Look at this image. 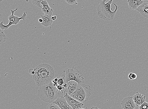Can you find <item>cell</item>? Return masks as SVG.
Returning a JSON list of instances; mask_svg holds the SVG:
<instances>
[{
    "mask_svg": "<svg viewBox=\"0 0 148 109\" xmlns=\"http://www.w3.org/2000/svg\"><path fill=\"white\" fill-rule=\"evenodd\" d=\"M54 76L53 67L49 64L42 63L36 67L35 73L33 77L37 86L39 87L50 83Z\"/></svg>",
    "mask_w": 148,
    "mask_h": 109,
    "instance_id": "6da1fadb",
    "label": "cell"
},
{
    "mask_svg": "<svg viewBox=\"0 0 148 109\" xmlns=\"http://www.w3.org/2000/svg\"><path fill=\"white\" fill-rule=\"evenodd\" d=\"M107 0H103L98 6L97 8V15L99 18L105 20L110 21L114 19L116 13L119 7L118 5L113 3L115 7V10L112 11L111 9V5L113 0H110L106 3Z\"/></svg>",
    "mask_w": 148,
    "mask_h": 109,
    "instance_id": "7a4b0ae2",
    "label": "cell"
},
{
    "mask_svg": "<svg viewBox=\"0 0 148 109\" xmlns=\"http://www.w3.org/2000/svg\"><path fill=\"white\" fill-rule=\"evenodd\" d=\"M38 95L41 100L49 104L53 103L58 98L56 87L53 86L52 81L49 84L39 87Z\"/></svg>",
    "mask_w": 148,
    "mask_h": 109,
    "instance_id": "3957f363",
    "label": "cell"
},
{
    "mask_svg": "<svg viewBox=\"0 0 148 109\" xmlns=\"http://www.w3.org/2000/svg\"><path fill=\"white\" fill-rule=\"evenodd\" d=\"M64 82L68 84L71 81L76 82L78 84H84V78L81 72L74 66L67 68L63 71Z\"/></svg>",
    "mask_w": 148,
    "mask_h": 109,
    "instance_id": "277c9868",
    "label": "cell"
},
{
    "mask_svg": "<svg viewBox=\"0 0 148 109\" xmlns=\"http://www.w3.org/2000/svg\"><path fill=\"white\" fill-rule=\"evenodd\" d=\"M92 89L89 85L78 84L76 90L71 95L72 97L81 103H85L92 95Z\"/></svg>",
    "mask_w": 148,
    "mask_h": 109,
    "instance_id": "5b68a950",
    "label": "cell"
},
{
    "mask_svg": "<svg viewBox=\"0 0 148 109\" xmlns=\"http://www.w3.org/2000/svg\"><path fill=\"white\" fill-rule=\"evenodd\" d=\"M18 8H17L14 10L12 9L11 10L12 14L9 16L8 19L9 21L8 25H5L3 24V22H1L0 23V28L1 29L3 30L8 29L12 25L18 24L20 22L21 20H23L24 21H25L26 19L27 12H24L20 18L14 15L15 12L18 10Z\"/></svg>",
    "mask_w": 148,
    "mask_h": 109,
    "instance_id": "8992f818",
    "label": "cell"
},
{
    "mask_svg": "<svg viewBox=\"0 0 148 109\" xmlns=\"http://www.w3.org/2000/svg\"><path fill=\"white\" fill-rule=\"evenodd\" d=\"M64 97L73 109H80L84 106V103H81L70 96L65 91H64Z\"/></svg>",
    "mask_w": 148,
    "mask_h": 109,
    "instance_id": "52a82bcc",
    "label": "cell"
},
{
    "mask_svg": "<svg viewBox=\"0 0 148 109\" xmlns=\"http://www.w3.org/2000/svg\"><path fill=\"white\" fill-rule=\"evenodd\" d=\"M121 104L123 109H135L136 106L133 97H125L121 101Z\"/></svg>",
    "mask_w": 148,
    "mask_h": 109,
    "instance_id": "ba28073f",
    "label": "cell"
},
{
    "mask_svg": "<svg viewBox=\"0 0 148 109\" xmlns=\"http://www.w3.org/2000/svg\"><path fill=\"white\" fill-rule=\"evenodd\" d=\"M53 103L57 105L61 109H73L68 104L64 96L58 97Z\"/></svg>",
    "mask_w": 148,
    "mask_h": 109,
    "instance_id": "9c48e42d",
    "label": "cell"
},
{
    "mask_svg": "<svg viewBox=\"0 0 148 109\" xmlns=\"http://www.w3.org/2000/svg\"><path fill=\"white\" fill-rule=\"evenodd\" d=\"M133 99L136 106H140L144 102H146V96H144L138 92L134 95Z\"/></svg>",
    "mask_w": 148,
    "mask_h": 109,
    "instance_id": "30bf717a",
    "label": "cell"
},
{
    "mask_svg": "<svg viewBox=\"0 0 148 109\" xmlns=\"http://www.w3.org/2000/svg\"><path fill=\"white\" fill-rule=\"evenodd\" d=\"M136 10L145 18H148V3L144 2Z\"/></svg>",
    "mask_w": 148,
    "mask_h": 109,
    "instance_id": "8fae6325",
    "label": "cell"
},
{
    "mask_svg": "<svg viewBox=\"0 0 148 109\" xmlns=\"http://www.w3.org/2000/svg\"><path fill=\"white\" fill-rule=\"evenodd\" d=\"M41 18L43 20V22L41 23V25L45 27H48L51 26L53 22L51 19L52 16L45 15H41Z\"/></svg>",
    "mask_w": 148,
    "mask_h": 109,
    "instance_id": "7c38bea8",
    "label": "cell"
},
{
    "mask_svg": "<svg viewBox=\"0 0 148 109\" xmlns=\"http://www.w3.org/2000/svg\"><path fill=\"white\" fill-rule=\"evenodd\" d=\"M41 5H43V7L42 8V11L45 14L52 16L53 12V10L50 7L46 0L42 1L41 3Z\"/></svg>",
    "mask_w": 148,
    "mask_h": 109,
    "instance_id": "4fadbf2b",
    "label": "cell"
},
{
    "mask_svg": "<svg viewBox=\"0 0 148 109\" xmlns=\"http://www.w3.org/2000/svg\"><path fill=\"white\" fill-rule=\"evenodd\" d=\"M78 84L76 82L74 81H71L69 82L67 89L65 91L70 96H71V95L76 90Z\"/></svg>",
    "mask_w": 148,
    "mask_h": 109,
    "instance_id": "5bb4252c",
    "label": "cell"
},
{
    "mask_svg": "<svg viewBox=\"0 0 148 109\" xmlns=\"http://www.w3.org/2000/svg\"><path fill=\"white\" fill-rule=\"evenodd\" d=\"M129 8L132 10H136L144 3L143 0H128Z\"/></svg>",
    "mask_w": 148,
    "mask_h": 109,
    "instance_id": "9a60e30c",
    "label": "cell"
},
{
    "mask_svg": "<svg viewBox=\"0 0 148 109\" xmlns=\"http://www.w3.org/2000/svg\"><path fill=\"white\" fill-rule=\"evenodd\" d=\"M7 40V37L4 33V31L0 29V44H2L5 42Z\"/></svg>",
    "mask_w": 148,
    "mask_h": 109,
    "instance_id": "2e32d148",
    "label": "cell"
},
{
    "mask_svg": "<svg viewBox=\"0 0 148 109\" xmlns=\"http://www.w3.org/2000/svg\"><path fill=\"white\" fill-rule=\"evenodd\" d=\"M47 109H61L58 106L53 103L50 104L47 106Z\"/></svg>",
    "mask_w": 148,
    "mask_h": 109,
    "instance_id": "e0dca14e",
    "label": "cell"
},
{
    "mask_svg": "<svg viewBox=\"0 0 148 109\" xmlns=\"http://www.w3.org/2000/svg\"><path fill=\"white\" fill-rule=\"evenodd\" d=\"M32 1V4L40 8L41 3L45 0H31Z\"/></svg>",
    "mask_w": 148,
    "mask_h": 109,
    "instance_id": "ac0fdd59",
    "label": "cell"
},
{
    "mask_svg": "<svg viewBox=\"0 0 148 109\" xmlns=\"http://www.w3.org/2000/svg\"><path fill=\"white\" fill-rule=\"evenodd\" d=\"M128 78L130 80H135L136 79L137 75L135 73H130L128 76Z\"/></svg>",
    "mask_w": 148,
    "mask_h": 109,
    "instance_id": "d6986e66",
    "label": "cell"
},
{
    "mask_svg": "<svg viewBox=\"0 0 148 109\" xmlns=\"http://www.w3.org/2000/svg\"><path fill=\"white\" fill-rule=\"evenodd\" d=\"M68 4L70 5H77V0H65Z\"/></svg>",
    "mask_w": 148,
    "mask_h": 109,
    "instance_id": "ffe728a7",
    "label": "cell"
},
{
    "mask_svg": "<svg viewBox=\"0 0 148 109\" xmlns=\"http://www.w3.org/2000/svg\"><path fill=\"white\" fill-rule=\"evenodd\" d=\"M57 82L58 85L63 86L65 82L64 81V78H59V79H58Z\"/></svg>",
    "mask_w": 148,
    "mask_h": 109,
    "instance_id": "44dd1931",
    "label": "cell"
},
{
    "mask_svg": "<svg viewBox=\"0 0 148 109\" xmlns=\"http://www.w3.org/2000/svg\"><path fill=\"white\" fill-rule=\"evenodd\" d=\"M57 91H63L65 88L63 86H61V85H58L56 87Z\"/></svg>",
    "mask_w": 148,
    "mask_h": 109,
    "instance_id": "7402d4cb",
    "label": "cell"
},
{
    "mask_svg": "<svg viewBox=\"0 0 148 109\" xmlns=\"http://www.w3.org/2000/svg\"><path fill=\"white\" fill-rule=\"evenodd\" d=\"M36 69H33V68H31L29 70V72L30 74H32L33 75L35 73Z\"/></svg>",
    "mask_w": 148,
    "mask_h": 109,
    "instance_id": "603a6c76",
    "label": "cell"
},
{
    "mask_svg": "<svg viewBox=\"0 0 148 109\" xmlns=\"http://www.w3.org/2000/svg\"><path fill=\"white\" fill-rule=\"evenodd\" d=\"M57 17L56 16H54L51 17V19H52L53 21H54V20H56L57 19Z\"/></svg>",
    "mask_w": 148,
    "mask_h": 109,
    "instance_id": "cb8c5ba5",
    "label": "cell"
},
{
    "mask_svg": "<svg viewBox=\"0 0 148 109\" xmlns=\"http://www.w3.org/2000/svg\"><path fill=\"white\" fill-rule=\"evenodd\" d=\"M38 21L39 22L42 23L43 22V20L42 18H39L38 20Z\"/></svg>",
    "mask_w": 148,
    "mask_h": 109,
    "instance_id": "d4e9b609",
    "label": "cell"
},
{
    "mask_svg": "<svg viewBox=\"0 0 148 109\" xmlns=\"http://www.w3.org/2000/svg\"><path fill=\"white\" fill-rule=\"evenodd\" d=\"M90 109H101L98 108L97 107H92V108H91Z\"/></svg>",
    "mask_w": 148,
    "mask_h": 109,
    "instance_id": "484cf974",
    "label": "cell"
},
{
    "mask_svg": "<svg viewBox=\"0 0 148 109\" xmlns=\"http://www.w3.org/2000/svg\"><path fill=\"white\" fill-rule=\"evenodd\" d=\"M54 80L55 82H58V78H56V79H55Z\"/></svg>",
    "mask_w": 148,
    "mask_h": 109,
    "instance_id": "4316f807",
    "label": "cell"
},
{
    "mask_svg": "<svg viewBox=\"0 0 148 109\" xmlns=\"http://www.w3.org/2000/svg\"><path fill=\"white\" fill-rule=\"evenodd\" d=\"M144 2H145L148 3V0H143Z\"/></svg>",
    "mask_w": 148,
    "mask_h": 109,
    "instance_id": "83f0119b",
    "label": "cell"
},
{
    "mask_svg": "<svg viewBox=\"0 0 148 109\" xmlns=\"http://www.w3.org/2000/svg\"><path fill=\"white\" fill-rule=\"evenodd\" d=\"M4 1V0H0V1H1V2H2V1Z\"/></svg>",
    "mask_w": 148,
    "mask_h": 109,
    "instance_id": "f1b7e54d",
    "label": "cell"
},
{
    "mask_svg": "<svg viewBox=\"0 0 148 109\" xmlns=\"http://www.w3.org/2000/svg\"><path fill=\"white\" fill-rule=\"evenodd\" d=\"M139 109H145V108H139Z\"/></svg>",
    "mask_w": 148,
    "mask_h": 109,
    "instance_id": "f546056e",
    "label": "cell"
},
{
    "mask_svg": "<svg viewBox=\"0 0 148 109\" xmlns=\"http://www.w3.org/2000/svg\"><path fill=\"white\" fill-rule=\"evenodd\" d=\"M80 109H85L81 108H80Z\"/></svg>",
    "mask_w": 148,
    "mask_h": 109,
    "instance_id": "4dcf8cb0",
    "label": "cell"
}]
</instances>
